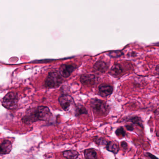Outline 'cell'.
Instances as JSON below:
<instances>
[{
    "label": "cell",
    "mask_w": 159,
    "mask_h": 159,
    "mask_svg": "<svg viewBox=\"0 0 159 159\" xmlns=\"http://www.w3.org/2000/svg\"><path fill=\"white\" fill-rule=\"evenodd\" d=\"M91 107L94 114L100 116H105L110 111L109 105L104 101L95 98L91 101Z\"/></svg>",
    "instance_id": "1"
},
{
    "label": "cell",
    "mask_w": 159,
    "mask_h": 159,
    "mask_svg": "<svg viewBox=\"0 0 159 159\" xmlns=\"http://www.w3.org/2000/svg\"><path fill=\"white\" fill-rule=\"evenodd\" d=\"M63 79L59 73L56 72L49 74L45 80V85L49 88H55L59 87L62 83Z\"/></svg>",
    "instance_id": "2"
},
{
    "label": "cell",
    "mask_w": 159,
    "mask_h": 159,
    "mask_svg": "<svg viewBox=\"0 0 159 159\" xmlns=\"http://www.w3.org/2000/svg\"><path fill=\"white\" fill-rule=\"evenodd\" d=\"M18 97L16 93L10 92L7 93L3 100L2 105L6 108L14 109L16 107Z\"/></svg>",
    "instance_id": "3"
},
{
    "label": "cell",
    "mask_w": 159,
    "mask_h": 159,
    "mask_svg": "<svg viewBox=\"0 0 159 159\" xmlns=\"http://www.w3.org/2000/svg\"><path fill=\"white\" fill-rule=\"evenodd\" d=\"M36 108H31L27 110L25 116L22 118V121L26 124H31L38 121Z\"/></svg>",
    "instance_id": "4"
},
{
    "label": "cell",
    "mask_w": 159,
    "mask_h": 159,
    "mask_svg": "<svg viewBox=\"0 0 159 159\" xmlns=\"http://www.w3.org/2000/svg\"><path fill=\"white\" fill-rule=\"evenodd\" d=\"M58 101L61 106L65 111L69 110L71 107L74 104L72 97L67 94H64L61 96L59 98Z\"/></svg>",
    "instance_id": "5"
},
{
    "label": "cell",
    "mask_w": 159,
    "mask_h": 159,
    "mask_svg": "<svg viewBox=\"0 0 159 159\" xmlns=\"http://www.w3.org/2000/svg\"><path fill=\"white\" fill-rule=\"evenodd\" d=\"M39 120L48 121L52 117V114L48 107L39 106L36 108Z\"/></svg>",
    "instance_id": "6"
},
{
    "label": "cell",
    "mask_w": 159,
    "mask_h": 159,
    "mask_svg": "<svg viewBox=\"0 0 159 159\" xmlns=\"http://www.w3.org/2000/svg\"><path fill=\"white\" fill-rule=\"evenodd\" d=\"M75 68L72 65L63 64L60 67L59 72L61 76L64 78H68L74 70Z\"/></svg>",
    "instance_id": "7"
},
{
    "label": "cell",
    "mask_w": 159,
    "mask_h": 159,
    "mask_svg": "<svg viewBox=\"0 0 159 159\" xmlns=\"http://www.w3.org/2000/svg\"><path fill=\"white\" fill-rule=\"evenodd\" d=\"M114 89L111 85L108 84H101L99 88V93L102 97H107L111 95L113 92Z\"/></svg>",
    "instance_id": "8"
},
{
    "label": "cell",
    "mask_w": 159,
    "mask_h": 159,
    "mask_svg": "<svg viewBox=\"0 0 159 159\" xmlns=\"http://www.w3.org/2000/svg\"><path fill=\"white\" fill-rule=\"evenodd\" d=\"M109 68V65L106 62L99 61L93 66V71L96 73H103L105 72Z\"/></svg>",
    "instance_id": "9"
},
{
    "label": "cell",
    "mask_w": 159,
    "mask_h": 159,
    "mask_svg": "<svg viewBox=\"0 0 159 159\" xmlns=\"http://www.w3.org/2000/svg\"><path fill=\"white\" fill-rule=\"evenodd\" d=\"M96 81V76L93 75L84 74L80 77V81L84 85H93Z\"/></svg>",
    "instance_id": "10"
},
{
    "label": "cell",
    "mask_w": 159,
    "mask_h": 159,
    "mask_svg": "<svg viewBox=\"0 0 159 159\" xmlns=\"http://www.w3.org/2000/svg\"><path fill=\"white\" fill-rule=\"evenodd\" d=\"M12 143L9 140H5L0 144V155L9 154L12 150Z\"/></svg>",
    "instance_id": "11"
},
{
    "label": "cell",
    "mask_w": 159,
    "mask_h": 159,
    "mask_svg": "<svg viewBox=\"0 0 159 159\" xmlns=\"http://www.w3.org/2000/svg\"><path fill=\"white\" fill-rule=\"evenodd\" d=\"M123 70L121 66L119 64H114L110 71V74L113 77H118L120 76Z\"/></svg>",
    "instance_id": "12"
},
{
    "label": "cell",
    "mask_w": 159,
    "mask_h": 159,
    "mask_svg": "<svg viewBox=\"0 0 159 159\" xmlns=\"http://www.w3.org/2000/svg\"><path fill=\"white\" fill-rule=\"evenodd\" d=\"M106 146V149L114 154H117L119 151V146L116 142H113V141L108 142V143Z\"/></svg>",
    "instance_id": "13"
},
{
    "label": "cell",
    "mask_w": 159,
    "mask_h": 159,
    "mask_svg": "<svg viewBox=\"0 0 159 159\" xmlns=\"http://www.w3.org/2000/svg\"><path fill=\"white\" fill-rule=\"evenodd\" d=\"M63 155L67 159H76L79 156V153L76 150H69L63 151Z\"/></svg>",
    "instance_id": "14"
},
{
    "label": "cell",
    "mask_w": 159,
    "mask_h": 159,
    "mask_svg": "<svg viewBox=\"0 0 159 159\" xmlns=\"http://www.w3.org/2000/svg\"><path fill=\"white\" fill-rule=\"evenodd\" d=\"M84 155L86 159H98L97 152L93 148H89L84 151Z\"/></svg>",
    "instance_id": "15"
},
{
    "label": "cell",
    "mask_w": 159,
    "mask_h": 159,
    "mask_svg": "<svg viewBox=\"0 0 159 159\" xmlns=\"http://www.w3.org/2000/svg\"><path fill=\"white\" fill-rule=\"evenodd\" d=\"M128 121H131L132 122L133 124H135V125H138L140 127L143 128V121L141 119V118L139 117L138 116H133L132 117L130 118Z\"/></svg>",
    "instance_id": "16"
},
{
    "label": "cell",
    "mask_w": 159,
    "mask_h": 159,
    "mask_svg": "<svg viewBox=\"0 0 159 159\" xmlns=\"http://www.w3.org/2000/svg\"><path fill=\"white\" fill-rule=\"evenodd\" d=\"M93 141L96 144L98 145H106L108 142L104 138L101 137H95L93 139Z\"/></svg>",
    "instance_id": "17"
},
{
    "label": "cell",
    "mask_w": 159,
    "mask_h": 159,
    "mask_svg": "<svg viewBox=\"0 0 159 159\" xmlns=\"http://www.w3.org/2000/svg\"><path fill=\"white\" fill-rule=\"evenodd\" d=\"M107 55L111 58H119L123 56V53L120 50H116L109 52Z\"/></svg>",
    "instance_id": "18"
},
{
    "label": "cell",
    "mask_w": 159,
    "mask_h": 159,
    "mask_svg": "<svg viewBox=\"0 0 159 159\" xmlns=\"http://www.w3.org/2000/svg\"><path fill=\"white\" fill-rule=\"evenodd\" d=\"M87 114V111L84 107L81 106L78 107L76 110V116H78L83 114Z\"/></svg>",
    "instance_id": "19"
},
{
    "label": "cell",
    "mask_w": 159,
    "mask_h": 159,
    "mask_svg": "<svg viewBox=\"0 0 159 159\" xmlns=\"http://www.w3.org/2000/svg\"><path fill=\"white\" fill-rule=\"evenodd\" d=\"M117 136L119 137H123L126 135V132L124 130V129L122 127L118 128L115 132Z\"/></svg>",
    "instance_id": "20"
},
{
    "label": "cell",
    "mask_w": 159,
    "mask_h": 159,
    "mask_svg": "<svg viewBox=\"0 0 159 159\" xmlns=\"http://www.w3.org/2000/svg\"><path fill=\"white\" fill-rule=\"evenodd\" d=\"M121 145L123 149H126L128 148V144L125 142H122L121 143Z\"/></svg>",
    "instance_id": "21"
},
{
    "label": "cell",
    "mask_w": 159,
    "mask_h": 159,
    "mask_svg": "<svg viewBox=\"0 0 159 159\" xmlns=\"http://www.w3.org/2000/svg\"><path fill=\"white\" fill-rule=\"evenodd\" d=\"M147 157H149L150 158L152 159H158L157 157H155V156H154V155H152V154H150V153H147Z\"/></svg>",
    "instance_id": "22"
},
{
    "label": "cell",
    "mask_w": 159,
    "mask_h": 159,
    "mask_svg": "<svg viewBox=\"0 0 159 159\" xmlns=\"http://www.w3.org/2000/svg\"><path fill=\"white\" fill-rule=\"evenodd\" d=\"M126 129H127V130L129 131H133V127L132 125H127L126 126Z\"/></svg>",
    "instance_id": "23"
},
{
    "label": "cell",
    "mask_w": 159,
    "mask_h": 159,
    "mask_svg": "<svg viewBox=\"0 0 159 159\" xmlns=\"http://www.w3.org/2000/svg\"></svg>",
    "instance_id": "24"
}]
</instances>
